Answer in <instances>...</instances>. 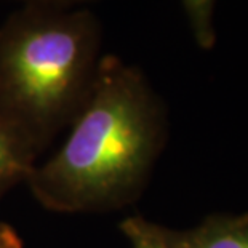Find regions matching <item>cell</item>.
<instances>
[{
  "mask_svg": "<svg viewBox=\"0 0 248 248\" xmlns=\"http://www.w3.org/2000/svg\"><path fill=\"white\" fill-rule=\"evenodd\" d=\"M162 138V110L144 77L106 55L62 146L32 168L26 184L51 212L115 210L140 192Z\"/></svg>",
  "mask_w": 248,
  "mask_h": 248,
  "instance_id": "obj_1",
  "label": "cell"
},
{
  "mask_svg": "<svg viewBox=\"0 0 248 248\" xmlns=\"http://www.w3.org/2000/svg\"><path fill=\"white\" fill-rule=\"evenodd\" d=\"M90 7L19 5L0 24V108L39 152L76 119L101 62Z\"/></svg>",
  "mask_w": 248,
  "mask_h": 248,
  "instance_id": "obj_2",
  "label": "cell"
},
{
  "mask_svg": "<svg viewBox=\"0 0 248 248\" xmlns=\"http://www.w3.org/2000/svg\"><path fill=\"white\" fill-rule=\"evenodd\" d=\"M40 152L18 124L0 108V195L26 183Z\"/></svg>",
  "mask_w": 248,
  "mask_h": 248,
  "instance_id": "obj_3",
  "label": "cell"
},
{
  "mask_svg": "<svg viewBox=\"0 0 248 248\" xmlns=\"http://www.w3.org/2000/svg\"><path fill=\"white\" fill-rule=\"evenodd\" d=\"M176 237L179 248H248V215L212 216Z\"/></svg>",
  "mask_w": 248,
  "mask_h": 248,
  "instance_id": "obj_4",
  "label": "cell"
},
{
  "mask_svg": "<svg viewBox=\"0 0 248 248\" xmlns=\"http://www.w3.org/2000/svg\"><path fill=\"white\" fill-rule=\"evenodd\" d=\"M131 248H179L175 231L151 223L141 216H130L120 224Z\"/></svg>",
  "mask_w": 248,
  "mask_h": 248,
  "instance_id": "obj_5",
  "label": "cell"
},
{
  "mask_svg": "<svg viewBox=\"0 0 248 248\" xmlns=\"http://www.w3.org/2000/svg\"><path fill=\"white\" fill-rule=\"evenodd\" d=\"M181 2L187 13L197 44L203 48H210L215 40L212 24L215 0H181Z\"/></svg>",
  "mask_w": 248,
  "mask_h": 248,
  "instance_id": "obj_6",
  "label": "cell"
},
{
  "mask_svg": "<svg viewBox=\"0 0 248 248\" xmlns=\"http://www.w3.org/2000/svg\"><path fill=\"white\" fill-rule=\"evenodd\" d=\"M19 5H46V7H61V8H76V7H90L99 0H10Z\"/></svg>",
  "mask_w": 248,
  "mask_h": 248,
  "instance_id": "obj_7",
  "label": "cell"
},
{
  "mask_svg": "<svg viewBox=\"0 0 248 248\" xmlns=\"http://www.w3.org/2000/svg\"><path fill=\"white\" fill-rule=\"evenodd\" d=\"M0 248H23L16 231L8 224H0Z\"/></svg>",
  "mask_w": 248,
  "mask_h": 248,
  "instance_id": "obj_8",
  "label": "cell"
}]
</instances>
